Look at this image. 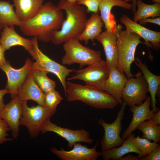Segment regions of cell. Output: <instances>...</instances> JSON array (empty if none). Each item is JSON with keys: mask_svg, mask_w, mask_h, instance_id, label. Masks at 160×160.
Wrapping results in <instances>:
<instances>
[{"mask_svg": "<svg viewBox=\"0 0 160 160\" xmlns=\"http://www.w3.org/2000/svg\"><path fill=\"white\" fill-rule=\"evenodd\" d=\"M100 0H78L77 3L85 6L87 12L98 13V6Z\"/></svg>", "mask_w": 160, "mask_h": 160, "instance_id": "32", "label": "cell"}, {"mask_svg": "<svg viewBox=\"0 0 160 160\" xmlns=\"http://www.w3.org/2000/svg\"><path fill=\"white\" fill-rule=\"evenodd\" d=\"M31 73L35 81L45 93L55 90V81L49 78L47 76V73L39 68L34 62Z\"/></svg>", "mask_w": 160, "mask_h": 160, "instance_id": "28", "label": "cell"}, {"mask_svg": "<svg viewBox=\"0 0 160 160\" xmlns=\"http://www.w3.org/2000/svg\"><path fill=\"white\" fill-rule=\"evenodd\" d=\"M57 6L65 11L66 17L60 29L53 35L50 41L55 45H59L72 39H78L88 19L86 9L84 6L70 3L65 0H60Z\"/></svg>", "mask_w": 160, "mask_h": 160, "instance_id": "2", "label": "cell"}, {"mask_svg": "<svg viewBox=\"0 0 160 160\" xmlns=\"http://www.w3.org/2000/svg\"><path fill=\"white\" fill-rule=\"evenodd\" d=\"M139 158L137 156L132 155H128L123 157L119 160H138Z\"/></svg>", "mask_w": 160, "mask_h": 160, "instance_id": "39", "label": "cell"}, {"mask_svg": "<svg viewBox=\"0 0 160 160\" xmlns=\"http://www.w3.org/2000/svg\"><path fill=\"white\" fill-rule=\"evenodd\" d=\"M63 99L59 93L55 90L49 92L45 93V106L56 111L57 106Z\"/></svg>", "mask_w": 160, "mask_h": 160, "instance_id": "31", "label": "cell"}, {"mask_svg": "<svg viewBox=\"0 0 160 160\" xmlns=\"http://www.w3.org/2000/svg\"><path fill=\"white\" fill-rule=\"evenodd\" d=\"M64 19L62 10L52 3L47 2L43 4L33 17L21 22L19 27L24 35L48 42L53 35L60 28Z\"/></svg>", "mask_w": 160, "mask_h": 160, "instance_id": "1", "label": "cell"}, {"mask_svg": "<svg viewBox=\"0 0 160 160\" xmlns=\"http://www.w3.org/2000/svg\"><path fill=\"white\" fill-rule=\"evenodd\" d=\"M141 38L136 33L126 30L121 29L117 33V68L121 72L124 73L127 78L134 76L131 71V66L135 60V54L137 45L140 43L144 44V42L140 41Z\"/></svg>", "mask_w": 160, "mask_h": 160, "instance_id": "4", "label": "cell"}, {"mask_svg": "<svg viewBox=\"0 0 160 160\" xmlns=\"http://www.w3.org/2000/svg\"><path fill=\"white\" fill-rule=\"evenodd\" d=\"M136 129L143 133L141 138L157 143L160 141V124L153 125L144 121L139 124Z\"/></svg>", "mask_w": 160, "mask_h": 160, "instance_id": "29", "label": "cell"}, {"mask_svg": "<svg viewBox=\"0 0 160 160\" xmlns=\"http://www.w3.org/2000/svg\"><path fill=\"white\" fill-rule=\"evenodd\" d=\"M104 25V23L98 13H92L90 17L87 19L84 29L78 37L79 40L88 44L89 40L93 41L101 33Z\"/></svg>", "mask_w": 160, "mask_h": 160, "instance_id": "25", "label": "cell"}, {"mask_svg": "<svg viewBox=\"0 0 160 160\" xmlns=\"http://www.w3.org/2000/svg\"><path fill=\"white\" fill-rule=\"evenodd\" d=\"M22 112V103L15 97L5 105L0 112V117L8 124L14 139L17 138L18 135L19 122Z\"/></svg>", "mask_w": 160, "mask_h": 160, "instance_id": "16", "label": "cell"}, {"mask_svg": "<svg viewBox=\"0 0 160 160\" xmlns=\"http://www.w3.org/2000/svg\"><path fill=\"white\" fill-rule=\"evenodd\" d=\"M136 6L137 9L134 13L133 21L137 22L141 19L152 17H160V4H146L141 0H137Z\"/></svg>", "mask_w": 160, "mask_h": 160, "instance_id": "27", "label": "cell"}, {"mask_svg": "<svg viewBox=\"0 0 160 160\" xmlns=\"http://www.w3.org/2000/svg\"><path fill=\"white\" fill-rule=\"evenodd\" d=\"M160 145L159 144L147 155L139 158V160H160Z\"/></svg>", "mask_w": 160, "mask_h": 160, "instance_id": "34", "label": "cell"}, {"mask_svg": "<svg viewBox=\"0 0 160 160\" xmlns=\"http://www.w3.org/2000/svg\"><path fill=\"white\" fill-rule=\"evenodd\" d=\"M15 12L21 22L34 16L43 5L44 0H12Z\"/></svg>", "mask_w": 160, "mask_h": 160, "instance_id": "24", "label": "cell"}, {"mask_svg": "<svg viewBox=\"0 0 160 160\" xmlns=\"http://www.w3.org/2000/svg\"><path fill=\"white\" fill-rule=\"evenodd\" d=\"M127 2L129 1H132V13H134L137 10L136 6V2L137 0H125Z\"/></svg>", "mask_w": 160, "mask_h": 160, "instance_id": "40", "label": "cell"}, {"mask_svg": "<svg viewBox=\"0 0 160 160\" xmlns=\"http://www.w3.org/2000/svg\"><path fill=\"white\" fill-rule=\"evenodd\" d=\"M65 92L67 100L70 102L79 100L99 109H113L118 104L111 95L94 87L66 81Z\"/></svg>", "mask_w": 160, "mask_h": 160, "instance_id": "3", "label": "cell"}, {"mask_svg": "<svg viewBox=\"0 0 160 160\" xmlns=\"http://www.w3.org/2000/svg\"><path fill=\"white\" fill-rule=\"evenodd\" d=\"M31 40L33 49L30 55L36 60L34 63L47 73H51L55 75L61 84L65 93L67 88L66 78L70 73L74 72L75 69H68L51 59L40 49L36 37H33Z\"/></svg>", "mask_w": 160, "mask_h": 160, "instance_id": "8", "label": "cell"}, {"mask_svg": "<svg viewBox=\"0 0 160 160\" xmlns=\"http://www.w3.org/2000/svg\"><path fill=\"white\" fill-rule=\"evenodd\" d=\"M7 93H8V92L5 88L4 89L0 90V112L5 105L4 103V97L5 94Z\"/></svg>", "mask_w": 160, "mask_h": 160, "instance_id": "37", "label": "cell"}, {"mask_svg": "<svg viewBox=\"0 0 160 160\" xmlns=\"http://www.w3.org/2000/svg\"><path fill=\"white\" fill-rule=\"evenodd\" d=\"M22 115L19 124L27 128L32 138L37 136L44 122L50 118L56 112L39 105L29 107L27 101L22 103Z\"/></svg>", "mask_w": 160, "mask_h": 160, "instance_id": "6", "label": "cell"}, {"mask_svg": "<svg viewBox=\"0 0 160 160\" xmlns=\"http://www.w3.org/2000/svg\"><path fill=\"white\" fill-rule=\"evenodd\" d=\"M98 143L97 141L93 148H89L78 142L74 144L70 151H65L62 148L58 150L55 147H52L50 150L62 160H95L101 156V152L96 150Z\"/></svg>", "mask_w": 160, "mask_h": 160, "instance_id": "13", "label": "cell"}, {"mask_svg": "<svg viewBox=\"0 0 160 160\" xmlns=\"http://www.w3.org/2000/svg\"><path fill=\"white\" fill-rule=\"evenodd\" d=\"M52 132L64 138L68 142V146L72 148L77 142L92 143L93 140L90 138V133L84 129L72 130L58 126L52 123L50 118L47 119L43 125L41 130L42 134Z\"/></svg>", "mask_w": 160, "mask_h": 160, "instance_id": "12", "label": "cell"}, {"mask_svg": "<svg viewBox=\"0 0 160 160\" xmlns=\"http://www.w3.org/2000/svg\"><path fill=\"white\" fill-rule=\"evenodd\" d=\"M122 28L123 26L121 25H117L115 31L109 32L105 30L95 39L100 42L103 47L106 57L105 61L108 67L115 66L117 68V34L119 31Z\"/></svg>", "mask_w": 160, "mask_h": 160, "instance_id": "15", "label": "cell"}, {"mask_svg": "<svg viewBox=\"0 0 160 160\" xmlns=\"http://www.w3.org/2000/svg\"><path fill=\"white\" fill-rule=\"evenodd\" d=\"M135 137V135L132 133L124 140L123 143L121 146L101 152L103 159L119 160L125 154L131 152L137 154L139 158L142 157L141 152L133 143L132 140Z\"/></svg>", "mask_w": 160, "mask_h": 160, "instance_id": "23", "label": "cell"}, {"mask_svg": "<svg viewBox=\"0 0 160 160\" xmlns=\"http://www.w3.org/2000/svg\"><path fill=\"white\" fill-rule=\"evenodd\" d=\"M14 6L9 1L0 0V25L6 26H18L21 22L18 18Z\"/></svg>", "mask_w": 160, "mask_h": 160, "instance_id": "26", "label": "cell"}, {"mask_svg": "<svg viewBox=\"0 0 160 160\" xmlns=\"http://www.w3.org/2000/svg\"><path fill=\"white\" fill-rule=\"evenodd\" d=\"M118 6L130 10L132 4L125 0H100L98 9L100 17L104 23L105 30L109 32H114L116 29L117 24L114 15L111 12L112 8Z\"/></svg>", "mask_w": 160, "mask_h": 160, "instance_id": "18", "label": "cell"}, {"mask_svg": "<svg viewBox=\"0 0 160 160\" xmlns=\"http://www.w3.org/2000/svg\"><path fill=\"white\" fill-rule=\"evenodd\" d=\"M75 74L68 80H79L84 81L86 85L104 91L105 85L109 72L106 61L101 58L84 68L75 71Z\"/></svg>", "mask_w": 160, "mask_h": 160, "instance_id": "7", "label": "cell"}, {"mask_svg": "<svg viewBox=\"0 0 160 160\" xmlns=\"http://www.w3.org/2000/svg\"><path fill=\"white\" fill-rule=\"evenodd\" d=\"M32 61L28 58L21 68L15 69L7 61L4 64L0 66V69L6 74L7 79L5 89L12 98L17 95L21 86L31 72L33 64Z\"/></svg>", "mask_w": 160, "mask_h": 160, "instance_id": "11", "label": "cell"}, {"mask_svg": "<svg viewBox=\"0 0 160 160\" xmlns=\"http://www.w3.org/2000/svg\"><path fill=\"white\" fill-rule=\"evenodd\" d=\"M150 124L153 125L160 124V111L159 110L155 113L153 117L149 120H146Z\"/></svg>", "mask_w": 160, "mask_h": 160, "instance_id": "36", "label": "cell"}, {"mask_svg": "<svg viewBox=\"0 0 160 160\" xmlns=\"http://www.w3.org/2000/svg\"><path fill=\"white\" fill-rule=\"evenodd\" d=\"M4 28V27L1 25H0V33H1V30Z\"/></svg>", "mask_w": 160, "mask_h": 160, "instance_id": "43", "label": "cell"}, {"mask_svg": "<svg viewBox=\"0 0 160 160\" xmlns=\"http://www.w3.org/2000/svg\"><path fill=\"white\" fill-rule=\"evenodd\" d=\"M151 101V97L148 96L140 105L130 107V111L133 113V117L129 126L121 135V138L123 140L134 131L141 123L150 120L153 116L155 113L150 108Z\"/></svg>", "mask_w": 160, "mask_h": 160, "instance_id": "17", "label": "cell"}, {"mask_svg": "<svg viewBox=\"0 0 160 160\" xmlns=\"http://www.w3.org/2000/svg\"><path fill=\"white\" fill-rule=\"evenodd\" d=\"M134 62L135 65L140 70L147 83L151 95V105L152 110L156 113L159 110L156 105L157 103L156 98L157 90L160 87V76L155 75L148 69L147 65L143 63L139 57L135 58Z\"/></svg>", "mask_w": 160, "mask_h": 160, "instance_id": "22", "label": "cell"}, {"mask_svg": "<svg viewBox=\"0 0 160 160\" xmlns=\"http://www.w3.org/2000/svg\"><path fill=\"white\" fill-rule=\"evenodd\" d=\"M133 76L128 78L122 93V100L130 107L141 104L149 92L148 85L142 72L139 71Z\"/></svg>", "mask_w": 160, "mask_h": 160, "instance_id": "10", "label": "cell"}, {"mask_svg": "<svg viewBox=\"0 0 160 160\" xmlns=\"http://www.w3.org/2000/svg\"><path fill=\"white\" fill-rule=\"evenodd\" d=\"M154 3H157L160 4V0H151Z\"/></svg>", "mask_w": 160, "mask_h": 160, "instance_id": "42", "label": "cell"}, {"mask_svg": "<svg viewBox=\"0 0 160 160\" xmlns=\"http://www.w3.org/2000/svg\"><path fill=\"white\" fill-rule=\"evenodd\" d=\"M121 105L116 118L113 123H107L102 119H100L98 121V124L103 127L104 130V135L100 142L101 152L119 147L124 142L120 136V134L122 130L121 121L124 119L127 104L123 101Z\"/></svg>", "mask_w": 160, "mask_h": 160, "instance_id": "9", "label": "cell"}, {"mask_svg": "<svg viewBox=\"0 0 160 160\" xmlns=\"http://www.w3.org/2000/svg\"><path fill=\"white\" fill-rule=\"evenodd\" d=\"M109 72L106 81L105 91L112 96L121 105L123 102L122 93L127 78L115 66L109 67Z\"/></svg>", "mask_w": 160, "mask_h": 160, "instance_id": "19", "label": "cell"}, {"mask_svg": "<svg viewBox=\"0 0 160 160\" xmlns=\"http://www.w3.org/2000/svg\"><path fill=\"white\" fill-rule=\"evenodd\" d=\"M78 38L69 40L63 43L65 54L62 58L63 65L77 63L81 68L91 64L101 59L100 51L95 50L82 45Z\"/></svg>", "mask_w": 160, "mask_h": 160, "instance_id": "5", "label": "cell"}, {"mask_svg": "<svg viewBox=\"0 0 160 160\" xmlns=\"http://www.w3.org/2000/svg\"><path fill=\"white\" fill-rule=\"evenodd\" d=\"M140 24H145L147 23H151L155 24L158 25H160V17H159L156 18H146L139 20Z\"/></svg>", "mask_w": 160, "mask_h": 160, "instance_id": "35", "label": "cell"}, {"mask_svg": "<svg viewBox=\"0 0 160 160\" xmlns=\"http://www.w3.org/2000/svg\"><path fill=\"white\" fill-rule=\"evenodd\" d=\"M121 23L124 25L126 30L139 35L144 40L148 49L150 47L158 51L160 48V32L149 29L135 22L127 15L124 14L120 18Z\"/></svg>", "mask_w": 160, "mask_h": 160, "instance_id": "14", "label": "cell"}, {"mask_svg": "<svg viewBox=\"0 0 160 160\" xmlns=\"http://www.w3.org/2000/svg\"><path fill=\"white\" fill-rule=\"evenodd\" d=\"M10 129L5 121L0 117V145L8 141H12V138H8L7 133Z\"/></svg>", "mask_w": 160, "mask_h": 160, "instance_id": "33", "label": "cell"}, {"mask_svg": "<svg viewBox=\"0 0 160 160\" xmlns=\"http://www.w3.org/2000/svg\"><path fill=\"white\" fill-rule=\"evenodd\" d=\"M71 4H75L77 3L78 0H65Z\"/></svg>", "mask_w": 160, "mask_h": 160, "instance_id": "41", "label": "cell"}, {"mask_svg": "<svg viewBox=\"0 0 160 160\" xmlns=\"http://www.w3.org/2000/svg\"><path fill=\"white\" fill-rule=\"evenodd\" d=\"M45 93L37 84L31 72L15 97L22 103L31 100L38 105L45 106Z\"/></svg>", "mask_w": 160, "mask_h": 160, "instance_id": "20", "label": "cell"}, {"mask_svg": "<svg viewBox=\"0 0 160 160\" xmlns=\"http://www.w3.org/2000/svg\"><path fill=\"white\" fill-rule=\"evenodd\" d=\"M132 142L135 146L141 152L142 157L148 154L159 144L153 141L151 142L146 139L140 138L139 135L135 137Z\"/></svg>", "mask_w": 160, "mask_h": 160, "instance_id": "30", "label": "cell"}, {"mask_svg": "<svg viewBox=\"0 0 160 160\" xmlns=\"http://www.w3.org/2000/svg\"><path fill=\"white\" fill-rule=\"evenodd\" d=\"M5 51V49L0 44V66L4 64L7 61L4 57Z\"/></svg>", "mask_w": 160, "mask_h": 160, "instance_id": "38", "label": "cell"}, {"mask_svg": "<svg viewBox=\"0 0 160 160\" xmlns=\"http://www.w3.org/2000/svg\"><path fill=\"white\" fill-rule=\"evenodd\" d=\"M0 44L5 50L14 46H20L30 54L33 48L31 40L20 35L15 30L14 26H6L2 29L1 33Z\"/></svg>", "mask_w": 160, "mask_h": 160, "instance_id": "21", "label": "cell"}]
</instances>
